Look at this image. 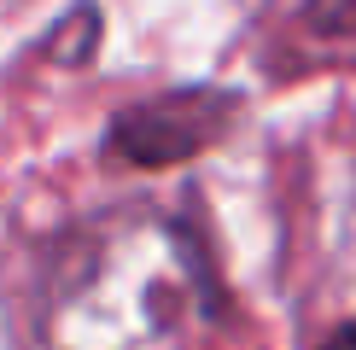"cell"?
<instances>
[{
	"instance_id": "obj_4",
	"label": "cell",
	"mask_w": 356,
	"mask_h": 350,
	"mask_svg": "<svg viewBox=\"0 0 356 350\" xmlns=\"http://www.w3.org/2000/svg\"><path fill=\"white\" fill-rule=\"evenodd\" d=\"M304 24L321 41H345V35H356V0H309Z\"/></svg>"
},
{
	"instance_id": "obj_1",
	"label": "cell",
	"mask_w": 356,
	"mask_h": 350,
	"mask_svg": "<svg viewBox=\"0 0 356 350\" xmlns=\"http://www.w3.org/2000/svg\"><path fill=\"white\" fill-rule=\"evenodd\" d=\"M222 315L199 240L152 204H117L58 245L41 286L47 350H204Z\"/></svg>"
},
{
	"instance_id": "obj_3",
	"label": "cell",
	"mask_w": 356,
	"mask_h": 350,
	"mask_svg": "<svg viewBox=\"0 0 356 350\" xmlns=\"http://www.w3.org/2000/svg\"><path fill=\"white\" fill-rule=\"evenodd\" d=\"M94 47H99V6H94V0L70 6V18H58L47 29V41H41V53L58 58V65H88Z\"/></svg>"
},
{
	"instance_id": "obj_2",
	"label": "cell",
	"mask_w": 356,
	"mask_h": 350,
	"mask_svg": "<svg viewBox=\"0 0 356 350\" xmlns=\"http://www.w3.org/2000/svg\"><path fill=\"white\" fill-rule=\"evenodd\" d=\"M240 99L228 88H175V94H152L140 106H123L106 123V152L135 169H170L199 158L204 146L228 135Z\"/></svg>"
},
{
	"instance_id": "obj_5",
	"label": "cell",
	"mask_w": 356,
	"mask_h": 350,
	"mask_svg": "<svg viewBox=\"0 0 356 350\" xmlns=\"http://www.w3.org/2000/svg\"><path fill=\"white\" fill-rule=\"evenodd\" d=\"M321 350H356V321H345V327H339V333H333V339L321 344Z\"/></svg>"
}]
</instances>
